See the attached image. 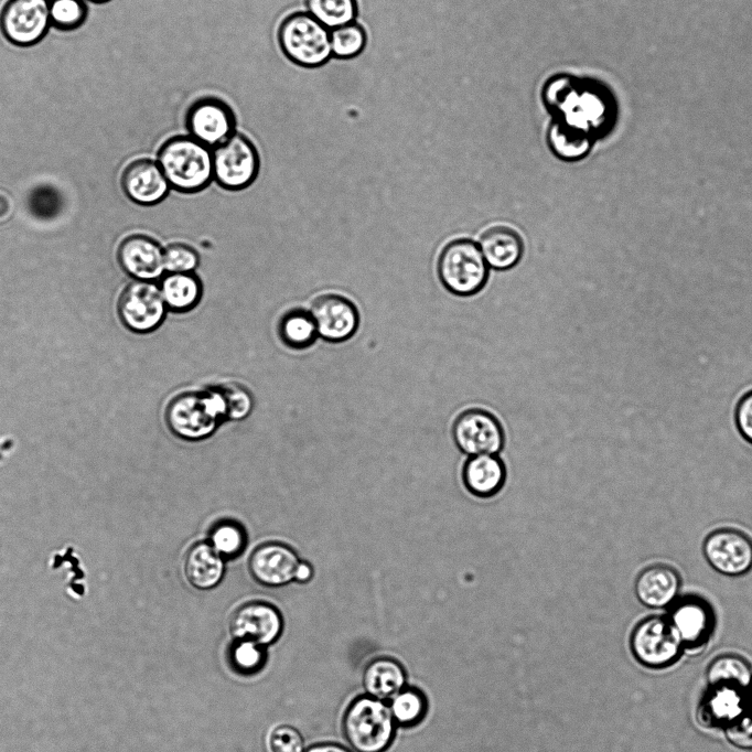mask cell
I'll list each match as a JSON object with an SVG mask.
<instances>
[{
  "label": "cell",
  "mask_w": 752,
  "mask_h": 752,
  "mask_svg": "<svg viewBox=\"0 0 752 752\" xmlns=\"http://www.w3.org/2000/svg\"><path fill=\"white\" fill-rule=\"evenodd\" d=\"M545 87L547 107L563 112L557 118L589 132L597 141L606 138L616 128L619 99L605 83L563 76L547 82Z\"/></svg>",
  "instance_id": "1"
},
{
  "label": "cell",
  "mask_w": 752,
  "mask_h": 752,
  "mask_svg": "<svg viewBox=\"0 0 752 752\" xmlns=\"http://www.w3.org/2000/svg\"><path fill=\"white\" fill-rule=\"evenodd\" d=\"M163 419L168 430L182 441L198 442L210 438L226 421L217 386L174 395L164 407Z\"/></svg>",
  "instance_id": "2"
},
{
  "label": "cell",
  "mask_w": 752,
  "mask_h": 752,
  "mask_svg": "<svg viewBox=\"0 0 752 752\" xmlns=\"http://www.w3.org/2000/svg\"><path fill=\"white\" fill-rule=\"evenodd\" d=\"M157 162L176 192L195 194L213 182L212 149L190 135L166 139L158 150Z\"/></svg>",
  "instance_id": "3"
},
{
  "label": "cell",
  "mask_w": 752,
  "mask_h": 752,
  "mask_svg": "<svg viewBox=\"0 0 752 752\" xmlns=\"http://www.w3.org/2000/svg\"><path fill=\"white\" fill-rule=\"evenodd\" d=\"M277 40L284 56L302 67H319L332 56L330 29L309 12L286 15L277 30Z\"/></svg>",
  "instance_id": "4"
},
{
  "label": "cell",
  "mask_w": 752,
  "mask_h": 752,
  "mask_svg": "<svg viewBox=\"0 0 752 752\" xmlns=\"http://www.w3.org/2000/svg\"><path fill=\"white\" fill-rule=\"evenodd\" d=\"M343 731L355 751L383 752L394 738L395 720L383 700L358 697L344 713Z\"/></svg>",
  "instance_id": "5"
},
{
  "label": "cell",
  "mask_w": 752,
  "mask_h": 752,
  "mask_svg": "<svg viewBox=\"0 0 752 752\" xmlns=\"http://www.w3.org/2000/svg\"><path fill=\"white\" fill-rule=\"evenodd\" d=\"M488 268L480 246L469 238H459L448 243L441 250L437 271L449 292L469 297L485 287Z\"/></svg>",
  "instance_id": "6"
},
{
  "label": "cell",
  "mask_w": 752,
  "mask_h": 752,
  "mask_svg": "<svg viewBox=\"0 0 752 752\" xmlns=\"http://www.w3.org/2000/svg\"><path fill=\"white\" fill-rule=\"evenodd\" d=\"M213 181L230 192L249 187L257 179L260 157L254 142L235 131L222 143L212 148Z\"/></svg>",
  "instance_id": "7"
},
{
  "label": "cell",
  "mask_w": 752,
  "mask_h": 752,
  "mask_svg": "<svg viewBox=\"0 0 752 752\" xmlns=\"http://www.w3.org/2000/svg\"><path fill=\"white\" fill-rule=\"evenodd\" d=\"M51 26L50 0H7L0 10V32L14 46L36 45Z\"/></svg>",
  "instance_id": "8"
},
{
  "label": "cell",
  "mask_w": 752,
  "mask_h": 752,
  "mask_svg": "<svg viewBox=\"0 0 752 752\" xmlns=\"http://www.w3.org/2000/svg\"><path fill=\"white\" fill-rule=\"evenodd\" d=\"M684 644L667 617L645 619L634 629L631 648L645 666L659 668L675 662Z\"/></svg>",
  "instance_id": "9"
},
{
  "label": "cell",
  "mask_w": 752,
  "mask_h": 752,
  "mask_svg": "<svg viewBox=\"0 0 752 752\" xmlns=\"http://www.w3.org/2000/svg\"><path fill=\"white\" fill-rule=\"evenodd\" d=\"M168 311L159 284L154 281L137 280L129 283L118 302L122 323L137 333L157 330Z\"/></svg>",
  "instance_id": "10"
},
{
  "label": "cell",
  "mask_w": 752,
  "mask_h": 752,
  "mask_svg": "<svg viewBox=\"0 0 752 752\" xmlns=\"http://www.w3.org/2000/svg\"><path fill=\"white\" fill-rule=\"evenodd\" d=\"M185 127L191 137L212 149L236 131V116L223 99L204 96L189 106Z\"/></svg>",
  "instance_id": "11"
},
{
  "label": "cell",
  "mask_w": 752,
  "mask_h": 752,
  "mask_svg": "<svg viewBox=\"0 0 752 752\" xmlns=\"http://www.w3.org/2000/svg\"><path fill=\"white\" fill-rule=\"evenodd\" d=\"M452 438L469 456L497 454L504 444V430L498 419L483 409H468L453 422Z\"/></svg>",
  "instance_id": "12"
},
{
  "label": "cell",
  "mask_w": 752,
  "mask_h": 752,
  "mask_svg": "<svg viewBox=\"0 0 752 752\" xmlns=\"http://www.w3.org/2000/svg\"><path fill=\"white\" fill-rule=\"evenodd\" d=\"M319 339L329 343H343L354 336L359 326V311L347 297L324 292L315 296L309 308Z\"/></svg>",
  "instance_id": "13"
},
{
  "label": "cell",
  "mask_w": 752,
  "mask_h": 752,
  "mask_svg": "<svg viewBox=\"0 0 752 752\" xmlns=\"http://www.w3.org/2000/svg\"><path fill=\"white\" fill-rule=\"evenodd\" d=\"M702 550L708 563L722 574L740 577L752 569V539L737 528L711 531Z\"/></svg>",
  "instance_id": "14"
},
{
  "label": "cell",
  "mask_w": 752,
  "mask_h": 752,
  "mask_svg": "<svg viewBox=\"0 0 752 752\" xmlns=\"http://www.w3.org/2000/svg\"><path fill=\"white\" fill-rule=\"evenodd\" d=\"M300 562L298 554L289 545L266 541L250 552L247 567L257 583L276 588L294 581Z\"/></svg>",
  "instance_id": "15"
},
{
  "label": "cell",
  "mask_w": 752,
  "mask_h": 752,
  "mask_svg": "<svg viewBox=\"0 0 752 752\" xmlns=\"http://www.w3.org/2000/svg\"><path fill=\"white\" fill-rule=\"evenodd\" d=\"M282 625L276 606L265 601H250L232 614L229 632L235 640H249L266 647L279 637Z\"/></svg>",
  "instance_id": "16"
},
{
  "label": "cell",
  "mask_w": 752,
  "mask_h": 752,
  "mask_svg": "<svg viewBox=\"0 0 752 752\" xmlns=\"http://www.w3.org/2000/svg\"><path fill=\"white\" fill-rule=\"evenodd\" d=\"M667 619L688 647L703 644L715 625L710 604L697 595H686L674 602Z\"/></svg>",
  "instance_id": "17"
},
{
  "label": "cell",
  "mask_w": 752,
  "mask_h": 752,
  "mask_svg": "<svg viewBox=\"0 0 752 752\" xmlns=\"http://www.w3.org/2000/svg\"><path fill=\"white\" fill-rule=\"evenodd\" d=\"M163 248L147 235H131L118 249L121 268L137 280L157 281L165 273Z\"/></svg>",
  "instance_id": "18"
},
{
  "label": "cell",
  "mask_w": 752,
  "mask_h": 752,
  "mask_svg": "<svg viewBox=\"0 0 752 752\" xmlns=\"http://www.w3.org/2000/svg\"><path fill=\"white\" fill-rule=\"evenodd\" d=\"M121 185L127 196L141 205L162 202L171 190L158 162L138 159L125 169Z\"/></svg>",
  "instance_id": "19"
},
{
  "label": "cell",
  "mask_w": 752,
  "mask_h": 752,
  "mask_svg": "<svg viewBox=\"0 0 752 752\" xmlns=\"http://www.w3.org/2000/svg\"><path fill=\"white\" fill-rule=\"evenodd\" d=\"M749 690L730 685H709L698 719L708 727H727L746 708Z\"/></svg>",
  "instance_id": "20"
},
{
  "label": "cell",
  "mask_w": 752,
  "mask_h": 752,
  "mask_svg": "<svg viewBox=\"0 0 752 752\" xmlns=\"http://www.w3.org/2000/svg\"><path fill=\"white\" fill-rule=\"evenodd\" d=\"M224 560L207 542H193L184 554L182 567L186 581L197 590H210L221 583L225 574Z\"/></svg>",
  "instance_id": "21"
},
{
  "label": "cell",
  "mask_w": 752,
  "mask_h": 752,
  "mask_svg": "<svg viewBox=\"0 0 752 752\" xmlns=\"http://www.w3.org/2000/svg\"><path fill=\"white\" fill-rule=\"evenodd\" d=\"M505 481V464L497 454L469 456L462 469L465 488L480 498H488L499 493Z\"/></svg>",
  "instance_id": "22"
},
{
  "label": "cell",
  "mask_w": 752,
  "mask_h": 752,
  "mask_svg": "<svg viewBox=\"0 0 752 752\" xmlns=\"http://www.w3.org/2000/svg\"><path fill=\"white\" fill-rule=\"evenodd\" d=\"M679 587L678 572L668 565L656 563L648 566L637 576L635 593L644 605L662 608L676 599Z\"/></svg>",
  "instance_id": "23"
},
{
  "label": "cell",
  "mask_w": 752,
  "mask_h": 752,
  "mask_svg": "<svg viewBox=\"0 0 752 752\" xmlns=\"http://www.w3.org/2000/svg\"><path fill=\"white\" fill-rule=\"evenodd\" d=\"M479 246L488 267L495 270L515 267L524 253L523 239L518 233L504 225L486 229L480 238Z\"/></svg>",
  "instance_id": "24"
},
{
  "label": "cell",
  "mask_w": 752,
  "mask_h": 752,
  "mask_svg": "<svg viewBox=\"0 0 752 752\" xmlns=\"http://www.w3.org/2000/svg\"><path fill=\"white\" fill-rule=\"evenodd\" d=\"M159 288L169 311L187 313L201 302L204 286L195 272H165L159 280Z\"/></svg>",
  "instance_id": "25"
},
{
  "label": "cell",
  "mask_w": 752,
  "mask_h": 752,
  "mask_svg": "<svg viewBox=\"0 0 752 752\" xmlns=\"http://www.w3.org/2000/svg\"><path fill=\"white\" fill-rule=\"evenodd\" d=\"M595 141L589 132L558 118L550 123L547 131L550 151L558 159L568 162L587 157Z\"/></svg>",
  "instance_id": "26"
},
{
  "label": "cell",
  "mask_w": 752,
  "mask_h": 752,
  "mask_svg": "<svg viewBox=\"0 0 752 752\" xmlns=\"http://www.w3.org/2000/svg\"><path fill=\"white\" fill-rule=\"evenodd\" d=\"M406 684V673L395 659L382 657L370 662L363 673V686L368 696L391 699Z\"/></svg>",
  "instance_id": "27"
},
{
  "label": "cell",
  "mask_w": 752,
  "mask_h": 752,
  "mask_svg": "<svg viewBox=\"0 0 752 752\" xmlns=\"http://www.w3.org/2000/svg\"><path fill=\"white\" fill-rule=\"evenodd\" d=\"M277 334L286 347L294 351L307 350L319 339L310 310L302 307L290 308L280 315Z\"/></svg>",
  "instance_id": "28"
},
{
  "label": "cell",
  "mask_w": 752,
  "mask_h": 752,
  "mask_svg": "<svg viewBox=\"0 0 752 752\" xmlns=\"http://www.w3.org/2000/svg\"><path fill=\"white\" fill-rule=\"evenodd\" d=\"M206 540L226 561L241 556L248 541L245 527L229 518L215 522L208 530Z\"/></svg>",
  "instance_id": "29"
},
{
  "label": "cell",
  "mask_w": 752,
  "mask_h": 752,
  "mask_svg": "<svg viewBox=\"0 0 752 752\" xmlns=\"http://www.w3.org/2000/svg\"><path fill=\"white\" fill-rule=\"evenodd\" d=\"M707 678L709 685H730L749 690L752 670L743 658L737 655H722L711 662Z\"/></svg>",
  "instance_id": "30"
},
{
  "label": "cell",
  "mask_w": 752,
  "mask_h": 752,
  "mask_svg": "<svg viewBox=\"0 0 752 752\" xmlns=\"http://www.w3.org/2000/svg\"><path fill=\"white\" fill-rule=\"evenodd\" d=\"M307 12L332 30L355 21L358 13L357 0H304Z\"/></svg>",
  "instance_id": "31"
},
{
  "label": "cell",
  "mask_w": 752,
  "mask_h": 752,
  "mask_svg": "<svg viewBox=\"0 0 752 752\" xmlns=\"http://www.w3.org/2000/svg\"><path fill=\"white\" fill-rule=\"evenodd\" d=\"M332 55L352 58L363 52L367 42L365 29L353 21L330 30Z\"/></svg>",
  "instance_id": "32"
},
{
  "label": "cell",
  "mask_w": 752,
  "mask_h": 752,
  "mask_svg": "<svg viewBox=\"0 0 752 752\" xmlns=\"http://www.w3.org/2000/svg\"><path fill=\"white\" fill-rule=\"evenodd\" d=\"M389 708L395 722L401 726H413L426 715L427 701L421 691L402 688L391 698Z\"/></svg>",
  "instance_id": "33"
},
{
  "label": "cell",
  "mask_w": 752,
  "mask_h": 752,
  "mask_svg": "<svg viewBox=\"0 0 752 752\" xmlns=\"http://www.w3.org/2000/svg\"><path fill=\"white\" fill-rule=\"evenodd\" d=\"M85 0H50L51 25L62 32L79 29L87 20Z\"/></svg>",
  "instance_id": "34"
},
{
  "label": "cell",
  "mask_w": 752,
  "mask_h": 752,
  "mask_svg": "<svg viewBox=\"0 0 752 752\" xmlns=\"http://www.w3.org/2000/svg\"><path fill=\"white\" fill-rule=\"evenodd\" d=\"M216 386L224 401L226 421H239L250 415L254 409V398L245 386L235 382Z\"/></svg>",
  "instance_id": "35"
},
{
  "label": "cell",
  "mask_w": 752,
  "mask_h": 752,
  "mask_svg": "<svg viewBox=\"0 0 752 752\" xmlns=\"http://www.w3.org/2000/svg\"><path fill=\"white\" fill-rule=\"evenodd\" d=\"M229 655L232 666L240 674H254L266 662L265 646L249 640H235Z\"/></svg>",
  "instance_id": "36"
},
{
  "label": "cell",
  "mask_w": 752,
  "mask_h": 752,
  "mask_svg": "<svg viewBox=\"0 0 752 752\" xmlns=\"http://www.w3.org/2000/svg\"><path fill=\"white\" fill-rule=\"evenodd\" d=\"M165 272H195L200 266V254L186 243H171L163 248Z\"/></svg>",
  "instance_id": "37"
},
{
  "label": "cell",
  "mask_w": 752,
  "mask_h": 752,
  "mask_svg": "<svg viewBox=\"0 0 752 752\" xmlns=\"http://www.w3.org/2000/svg\"><path fill=\"white\" fill-rule=\"evenodd\" d=\"M268 752H303L304 743L300 732L289 724L272 727L266 737Z\"/></svg>",
  "instance_id": "38"
},
{
  "label": "cell",
  "mask_w": 752,
  "mask_h": 752,
  "mask_svg": "<svg viewBox=\"0 0 752 752\" xmlns=\"http://www.w3.org/2000/svg\"><path fill=\"white\" fill-rule=\"evenodd\" d=\"M728 740L740 748H752V709H746L726 727Z\"/></svg>",
  "instance_id": "39"
},
{
  "label": "cell",
  "mask_w": 752,
  "mask_h": 752,
  "mask_svg": "<svg viewBox=\"0 0 752 752\" xmlns=\"http://www.w3.org/2000/svg\"><path fill=\"white\" fill-rule=\"evenodd\" d=\"M30 202H44L32 213L39 217H53L61 208L60 193L51 186H41L33 190Z\"/></svg>",
  "instance_id": "40"
},
{
  "label": "cell",
  "mask_w": 752,
  "mask_h": 752,
  "mask_svg": "<svg viewBox=\"0 0 752 752\" xmlns=\"http://www.w3.org/2000/svg\"><path fill=\"white\" fill-rule=\"evenodd\" d=\"M734 417L739 432L748 442L752 443V390L740 398Z\"/></svg>",
  "instance_id": "41"
},
{
  "label": "cell",
  "mask_w": 752,
  "mask_h": 752,
  "mask_svg": "<svg viewBox=\"0 0 752 752\" xmlns=\"http://www.w3.org/2000/svg\"><path fill=\"white\" fill-rule=\"evenodd\" d=\"M313 576L312 566L305 561L300 562L294 581L300 583L308 582Z\"/></svg>",
  "instance_id": "42"
},
{
  "label": "cell",
  "mask_w": 752,
  "mask_h": 752,
  "mask_svg": "<svg viewBox=\"0 0 752 752\" xmlns=\"http://www.w3.org/2000/svg\"><path fill=\"white\" fill-rule=\"evenodd\" d=\"M307 752H350L345 748L334 743H323L311 746Z\"/></svg>",
  "instance_id": "43"
},
{
  "label": "cell",
  "mask_w": 752,
  "mask_h": 752,
  "mask_svg": "<svg viewBox=\"0 0 752 752\" xmlns=\"http://www.w3.org/2000/svg\"><path fill=\"white\" fill-rule=\"evenodd\" d=\"M87 1L93 2V3H97V4H103V3H107L111 0H87Z\"/></svg>",
  "instance_id": "44"
},
{
  "label": "cell",
  "mask_w": 752,
  "mask_h": 752,
  "mask_svg": "<svg viewBox=\"0 0 752 752\" xmlns=\"http://www.w3.org/2000/svg\"><path fill=\"white\" fill-rule=\"evenodd\" d=\"M749 690H750V692H749V697H750V698L752 699V684H751V686H750Z\"/></svg>",
  "instance_id": "45"
}]
</instances>
